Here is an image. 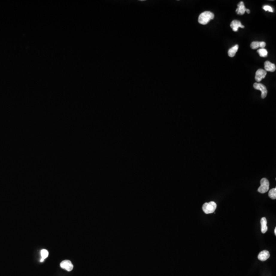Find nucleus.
Segmentation results:
<instances>
[{
	"mask_svg": "<svg viewBox=\"0 0 276 276\" xmlns=\"http://www.w3.org/2000/svg\"><path fill=\"white\" fill-rule=\"evenodd\" d=\"M264 68L266 71L273 72L276 70V65L272 63L270 61H266L264 63Z\"/></svg>",
	"mask_w": 276,
	"mask_h": 276,
	"instance_id": "6e6552de",
	"label": "nucleus"
},
{
	"mask_svg": "<svg viewBox=\"0 0 276 276\" xmlns=\"http://www.w3.org/2000/svg\"><path fill=\"white\" fill-rule=\"evenodd\" d=\"M274 233H275V235H276V228H275V229Z\"/></svg>",
	"mask_w": 276,
	"mask_h": 276,
	"instance_id": "aec40b11",
	"label": "nucleus"
},
{
	"mask_svg": "<svg viewBox=\"0 0 276 276\" xmlns=\"http://www.w3.org/2000/svg\"><path fill=\"white\" fill-rule=\"evenodd\" d=\"M44 260H45V259H43V258H41V259H40V262H44Z\"/></svg>",
	"mask_w": 276,
	"mask_h": 276,
	"instance_id": "6ab92c4d",
	"label": "nucleus"
},
{
	"mask_svg": "<svg viewBox=\"0 0 276 276\" xmlns=\"http://www.w3.org/2000/svg\"><path fill=\"white\" fill-rule=\"evenodd\" d=\"M269 196L272 199H275L276 198V188L271 189L269 192Z\"/></svg>",
	"mask_w": 276,
	"mask_h": 276,
	"instance_id": "2eb2a0df",
	"label": "nucleus"
},
{
	"mask_svg": "<svg viewBox=\"0 0 276 276\" xmlns=\"http://www.w3.org/2000/svg\"><path fill=\"white\" fill-rule=\"evenodd\" d=\"M245 9H246V8L245 7L244 3L241 1L239 2V3L238 4L237 8L236 9V12L238 14L243 15L245 12Z\"/></svg>",
	"mask_w": 276,
	"mask_h": 276,
	"instance_id": "9d476101",
	"label": "nucleus"
},
{
	"mask_svg": "<svg viewBox=\"0 0 276 276\" xmlns=\"http://www.w3.org/2000/svg\"><path fill=\"white\" fill-rule=\"evenodd\" d=\"M238 47H239L238 45H236L234 46V47L231 48V49H229V51H228L229 56L231 57H233L234 56H235L236 52H237Z\"/></svg>",
	"mask_w": 276,
	"mask_h": 276,
	"instance_id": "ddd939ff",
	"label": "nucleus"
},
{
	"mask_svg": "<svg viewBox=\"0 0 276 276\" xmlns=\"http://www.w3.org/2000/svg\"><path fill=\"white\" fill-rule=\"evenodd\" d=\"M60 267L62 269H66L68 272H71L73 269V265L72 264L71 261L69 260H65L63 261L60 263Z\"/></svg>",
	"mask_w": 276,
	"mask_h": 276,
	"instance_id": "39448f33",
	"label": "nucleus"
},
{
	"mask_svg": "<svg viewBox=\"0 0 276 276\" xmlns=\"http://www.w3.org/2000/svg\"><path fill=\"white\" fill-rule=\"evenodd\" d=\"M257 52L258 53L260 56L262 57H267V54H268L267 50H266V49H264V48L258 49V50H257Z\"/></svg>",
	"mask_w": 276,
	"mask_h": 276,
	"instance_id": "4468645a",
	"label": "nucleus"
},
{
	"mask_svg": "<svg viewBox=\"0 0 276 276\" xmlns=\"http://www.w3.org/2000/svg\"><path fill=\"white\" fill-rule=\"evenodd\" d=\"M261 186L259 187L258 191L261 193H265L269 190V181L266 178H263L261 180Z\"/></svg>",
	"mask_w": 276,
	"mask_h": 276,
	"instance_id": "7ed1b4c3",
	"label": "nucleus"
},
{
	"mask_svg": "<svg viewBox=\"0 0 276 276\" xmlns=\"http://www.w3.org/2000/svg\"><path fill=\"white\" fill-rule=\"evenodd\" d=\"M245 12H247V13H250V10H249V9H246H246H245Z\"/></svg>",
	"mask_w": 276,
	"mask_h": 276,
	"instance_id": "a211bd4d",
	"label": "nucleus"
},
{
	"mask_svg": "<svg viewBox=\"0 0 276 276\" xmlns=\"http://www.w3.org/2000/svg\"><path fill=\"white\" fill-rule=\"evenodd\" d=\"M214 18V14L209 11H206L200 14L198 17V22L201 25H206Z\"/></svg>",
	"mask_w": 276,
	"mask_h": 276,
	"instance_id": "f257e3e1",
	"label": "nucleus"
},
{
	"mask_svg": "<svg viewBox=\"0 0 276 276\" xmlns=\"http://www.w3.org/2000/svg\"><path fill=\"white\" fill-rule=\"evenodd\" d=\"M216 208V204L214 201H210L203 204V210L206 214H210L214 213Z\"/></svg>",
	"mask_w": 276,
	"mask_h": 276,
	"instance_id": "f03ea898",
	"label": "nucleus"
},
{
	"mask_svg": "<svg viewBox=\"0 0 276 276\" xmlns=\"http://www.w3.org/2000/svg\"><path fill=\"white\" fill-rule=\"evenodd\" d=\"M253 87L255 89L261 92V98L262 99L266 98L267 94V90L266 86L260 83H255L253 84Z\"/></svg>",
	"mask_w": 276,
	"mask_h": 276,
	"instance_id": "20e7f679",
	"label": "nucleus"
},
{
	"mask_svg": "<svg viewBox=\"0 0 276 276\" xmlns=\"http://www.w3.org/2000/svg\"><path fill=\"white\" fill-rule=\"evenodd\" d=\"M267 72L265 70L260 69L257 70L255 75V80L257 82H259L264 78L266 75Z\"/></svg>",
	"mask_w": 276,
	"mask_h": 276,
	"instance_id": "423d86ee",
	"label": "nucleus"
},
{
	"mask_svg": "<svg viewBox=\"0 0 276 276\" xmlns=\"http://www.w3.org/2000/svg\"><path fill=\"white\" fill-rule=\"evenodd\" d=\"M269 257H270V254L269 252L266 250H264L259 253L258 256V258L260 261H264L266 260L267 259L269 258Z\"/></svg>",
	"mask_w": 276,
	"mask_h": 276,
	"instance_id": "1a4fd4ad",
	"label": "nucleus"
},
{
	"mask_svg": "<svg viewBox=\"0 0 276 276\" xmlns=\"http://www.w3.org/2000/svg\"><path fill=\"white\" fill-rule=\"evenodd\" d=\"M230 26L232 29V30L235 32L237 31L239 28H245V26L241 24V22L238 20H233L231 22Z\"/></svg>",
	"mask_w": 276,
	"mask_h": 276,
	"instance_id": "0eeeda50",
	"label": "nucleus"
},
{
	"mask_svg": "<svg viewBox=\"0 0 276 276\" xmlns=\"http://www.w3.org/2000/svg\"><path fill=\"white\" fill-rule=\"evenodd\" d=\"M40 254H41V256H42V258H43L45 259L47 258L48 256V255H49V252L47 250H45V249H43L42 251H41V252H40Z\"/></svg>",
	"mask_w": 276,
	"mask_h": 276,
	"instance_id": "dca6fc26",
	"label": "nucleus"
},
{
	"mask_svg": "<svg viewBox=\"0 0 276 276\" xmlns=\"http://www.w3.org/2000/svg\"><path fill=\"white\" fill-rule=\"evenodd\" d=\"M261 231L262 233H266L267 231V220L266 217H262L261 219Z\"/></svg>",
	"mask_w": 276,
	"mask_h": 276,
	"instance_id": "f8f14e48",
	"label": "nucleus"
},
{
	"mask_svg": "<svg viewBox=\"0 0 276 276\" xmlns=\"http://www.w3.org/2000/svg\"><path fill=\"white\" fill-rule=\"evenodd\" d=\"M263 9H264V10L266 11H269V12H274L273 8L271 7V6H264L263 7Z\"/></svg>",
	"mask_w": 276,
	"mask_h": 276,
	"instance_id": "f3484780",
	"label": "nucleus"
},
{
	"mask_svg": "<svg viewBox=\"0 0 276 276\" xmlns=\"http://www.w3.org/2000/svg\"><path fill=\"white\" fill-rule=\"evenodd\" d=\"M266 46V43L264 42H253L251 44V48L253 49H257L258 48L261 49L264 48Z\"/></svg>",
	"mask_w": 276,
	"mask_h": 276,
	"instance_id": "9b49d317",
	"label": "nucleus"
}]
</instances>
